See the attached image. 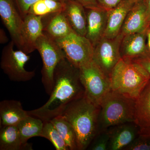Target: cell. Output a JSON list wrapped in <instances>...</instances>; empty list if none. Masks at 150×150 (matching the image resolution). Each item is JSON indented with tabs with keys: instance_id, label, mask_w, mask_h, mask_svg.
Segmentation results:
<instances>
[{
	"instance_id": "obj_1",
	"label": "cell",
	"mask_w": 150,
	"mask_h": 150,
	"mask_svg": "<svg viewBox=\"0 0 150 150\" xmlns=\"http://www.w3.org/2000/svg\"><path fill=\"white\" fill-rule=\"evenodd\" d=\"M84 95L79 69L65 57L54 71V86L48 101L41 107L28 112V115L40 118L43 122H47L61 115L70 103Z\"/></svg>"
},
{
	"instance_id": "obj_2",
	"label": "cell",
	"mask_w": 150,
	"mask_h": 150,
	"mask_svg": "<svg viewBox=\"0 0 150 150\" xmlns=\"http://www.w3.org/2000/svg\"><path fill=\"white\" fill-rule=\"evenodd\" d=\"M100 109V106L94 104L84 95L70 103L61 114L74 129L78 150L87 149L97 134Z\"/></svg>"
},
{
	"instance_id": "obj_3",
	"label": "cell",
	"mask_w": 150,
	"mask_h": 150,
	"mask_svg": "<svg viewBox=\"0 0 150 150\" xmlns=\"http://www.w3.org/2000/svg\"><path fill=\"white\" fill-rule=\"evenodd\" d=\"M111 90L134 100L150 80V75L133 59L121 58L110 73Z\"/></svg>"
},
{
	"instance_id": "obj_4",
	"label": "cell",
	"mask_w": 150,
	"mask_h": 150,
	"mask_svg": "<svg viewBox=\"0 0 150 150\" xmlns=\"http://www.w3.org/2000/svg\"><path fill=\"white\" fill-rule=\"evenodd\" d=\"M136 100L111 90L100 105L98 132L121 123L134 122Z\"/></svg>"
},
{
	"instance_id": "obj_5",
	"label": "cell",
	"mask_w": 150,
	"mask_h": 150,
	"mask_svg": "<svg viewBox=\"0 0 150 150\" xmlns=\"http://www.w3.org/2000/svg\"><path fill=\"white\" fill-rule=\"evenodd\" d=\"M35 48L43 62L41 81L46 92L50 96L54 86V71L66 55L58 43L43 31L36 41Z\"/></svg>"
},
{
	"instance_id": "obj_6",
	"label": "cell",
	"mask_w": 150,
	"mask_h": 150,
	"mask_svg": "<svg viewBox=\"0 0 150 150\" xmlns=\"http://www.w3.org/2000/svg\"><path fill=\"white\" fill-rule=\"evenodd\" d=\"M79 70L85 96L96 105L100 106L105 98L111 91L110 79L93 60Z\"/></svg>"
},
{
	"instance_id": "obj_7",
	"label": "cell",
	"mask_w": 150,
	"mask_h": 150,
	"mask_svg": "<svg viewBox=\"0 0 150 150\" xmlns=\"http://www.w3.org/2000/svg\"><path fill=\"white\" fill-rule=\"evenodd\" d=\"M14 43L11 40L3 48L0 62L1 69L13 81H28L35 75V71H29L25 68L30 56L21 50H14Z\"/></svg>"
},
{
	"instance_id": "obj_8",
	"label": "cell",
	"mask_w": 150,
	"mask_h": 150,
	"mask_svg": "<svg viewBox=\"0 0 150 150\" xmlns=\"http://www.w3.org/2000/svg\"><path fill=\"white\" fill-rule=\"evenodd\" d=\"M55 41L64 51L68 61L78 69L93 59V46L85 36L73 32L67 37Z\"/></svg>"
},
{
	"instance_id": "obj_9",
	"label": "cell",
	"mask_w": 150,
	"mask_h": 150,
	"mask_svg": "<svg viewBox=\"0 0 150 150\" xmlns=\"http://www.w3.org/2000/svg\"><path fill=\"white\" fill-rule=\"evenodd\" d=\"M123 36L120 33L115 38L104 37L94 47L93 60L109 78L121 59L120 45Z\"/></svg>"
},
{
	"instance_id": "obj_10",
	"label": "cell",
	"mask_w": 150,
	"mask_h": 150,
	"mask_svg": "<svg viewBox=\"0 0 150 150\" xmlns=\"http://www.w3.org/2000/svg\"><path fill=\"white\" fill-rule=\"evenodd\" d=\"M0 16L15 45L23 51L21 30L23 19L15 0H0Z\"/></svg>"
},
{
	"instance_id": "obj_11",
	"label": "cell",
	"mask_w": 150,
	"mask_h": 150,
	"mask_svg": "<svg viewBox=\"0 0 150 150\" xmlns=\"http://www.w3.org/2000/svg\"><path fill=\"white\" fill-rule=\"evenodd\" d=\"M86 10L87 24L85 37L94 47L104 37L108 11L100 6Z\"/></svg>"
},
{
	"instance_id": "obj_12",
	"label": "cell",
	"mask_w": 150,
	"mask_h": 150,
	"mask_svg": "<svg viewBox=\"0 0 150 150\" xmlns=\"http://www.w3.org/2000/svg\"><path fill=\"white\" fill-rule=\"evenodd\" d=\"M108 129L110 135L108 150H124L140 134L135 122L121 123Z\"/></svg>"
},
{
	"instance_id": "obj_13",
	"label": "cell",
	"mask_w": 150,
	"mask_h": 150,
	"mask_svg": "<svg viewBox=\"0 0 150 150\" xmlns=\"http://www.w3.org/2000/svg\"><path fill=\"white\" fill-rule=\"evenodd\" d=\"M150 19L144 1L134 4L124 22L121 33L124 35L145 32L149 27Z\"/></svg>"
},
{
	"instance_id": "obj_14",
	"label": "cell",
	"mask_w": 150,
	"mask_h": 150,
	"mask_svg": "<svg viewBox=\"0 0 150 150\" xmlns=\"http://www.w3.org/2000/svg\"><path fill=\"white\" fill-rule=\"evenodd\" d=\"M43 16L28 13L23 18L21 30L23 51L28 54L35 50L38 38L43 33Z\"/></svg>"
},
{
	"instance_id": "obj_15",
	"label": "cell",
	"mask_w": 150,
	"mask_h": 150,
	"mask_svg": "<svg viewBox=\"0 0 150 150\" xmlns=\"http://www.w3.org/2000/svg\"><path fill=\"white\" fill-rule=\"evenodd\" d=\"M134 122L140 135L150 137V80L136 99Z\"/></svg>"
},
{
	"instance_id": "obj_16",
	"label": "cell",
	"mask_w": 150,
	"mask_h": 150,
	"mask_svg": "<svg viewBox=\"0 0 150 150\" xmlns=\"http://www.w3.org/2000/svg\"><path fill=\"white\" fill-rule=\"evenodd\" d=\"M146 37V31L123 35L120 45L121 58L135 59L149 54Z\"/></svg>"
},
{
	"instance_id": "obj_17",
	"label": "cell",
	"mask_w": 150,
	"mask_h": 150,
	"mask_svg": "<svg viewBox=\"0 0 150 150\" xmlns=\"http://www.w3.org/2000/svg\"><path fill=\"white\" fill-rule=\"evenodd\" d=\"M63 12L74 32L85 36L87 32L86 8L75 0H65Z\"/></svg>"
},
{
	"instance_id": "obj_18",
	"label": "cell",
	"mask_w": 150,
	"mask_h": 150,
	"mask_svg": "<svg viewBox=\"0 0 150 150\" xmlns=\"http://www.w3.org/2000/svg\"><path fill=\"white\" fill-rule=\"evenodd\" d=\"M134 4L129 0H122L117 6L108 11L105 37L115 38L121 33L126 16Z\"/></svg>"
},
{
	"instance_id": "obj_19",
	"label": "cell",
	"mask_w": 150,
	"mask_h": 150,
	"mask_svg": "<svg viewBox=\"0 0 150 150\" xmlns=\"http://www.w3.org/2000/svg\"><path fill=\"white\" fill-rule=\"evenodd\" d=\"M28 115L18 100H5L0 102L1 127L16 126Z\"/></svg>"
},
{
	"instance_id": "obj_20",
	"label": "cell",
	"mask_w": 150,
	"mask_h": 150,
	"mask_svg": "<svg viewBox=\"0 0 150 150\" xmlns=\"http://www.w3.org/2000/svg\"><path fill=\"white\" fill-rule=\"evenodd\" d=\"M50 16L44 25L43 31L54 40L64 38L74 32L63 11Z\"/></svg>"
},
{
	"instance_id": "obj_21",
	"label": "cell",
	"mask_w": 150,
	"mask_h": 150,
	"mask_svg": "<svg viewBox=\"0 0 150 150\" xmlns=\"http://www.w3.org/2000/svg\"><path fill=\"white\" fill-rule=\"evenodd\" d=\"M32 145L22 141L17 126L1 127L0 150H31Z\"/></svg>"
},
{
	"instance_id": "obj_22",
	"label": "cell",
	"mask_w": 150,
	"mask_h": 150,
	"mask_svg": "<svg viewBox=\"0 0 150 150\" xmlns=\"http://www.w3.org/2000/svg\"><path fill=\"white\" fill-rule=\"evenodd\" d=\"M44 122L40 118L28 115L17 125L22 141L27 144L30 138L41 136Z\"/></svg>"
},
{
	"instance_id": "obj_23",
	"label": "cell",
	"mask_w": 150,
	"mask_h": 150,
	"mask_svg": "<svg viewBox=\"0 0 150 150\" xmlns=\"http://www.w3.org/2000/svg\"><path fill=\"white\" fill-rule=\"evenodd\" d=\"M64 141L69 150H78L76 135L72 126L62 115L50 120Z\"/></svg>"
},
{
	"instance_id": "obj_24",
	"label": "cell",
	"mask_w": 150,
	"mask_h": 150,
	"mask_svg": "<svg viewBox=\"0 0 150 150\" xmlns=\"http://www.w3.org/2000/svg\"><path fill=\"white\" fill-rule=\"evenodd\" d=\"M64 1L59 0H39L30 7L28 13L45 16L63 11Z\"/></svg>"
},
{
	"instance_id": "obj_25",
	"label": "cell",
	"mask_w": 150,
	"mask_h": 150,
	"mask_svg": "<svg viewBox=\"0 0 150 150\" xmlns=\"http://www.w3.org/2000/svg\"><path fill=\"white\" fill-rule=\"evenodd\" d=\"M40 137L49 140L56 150H69L59 132L50 121L44 122Z\"/></svg>"
},
{
	"instance_id": "obj_26",
	"label": "cell",
	"mask_w": 150,
	"mask_h": 150,
	"mask_svg": "<svg viewBox=\"0 0 150 150\" xmlns=\"http://www.w3.org/2000/svg\"><path fill=\"white\" fill-rule=\"evenodd\" d=\"M110 139L108 129L99 131L89 145L87 150H108Z\"/></svg>"
},
{
	"instance_id": "obj_27",
	"label": "cell",
	"mask_w": 150,
	"mask_h": 150,
	"mask_svg": "<svg viewBox=\"0 0 150 150\" xmlns=\"http://www.w3.org/2000/svg\"><path fill=\"white\" fill-rule=\"evenodd\" d=\"M124 150H150V137L139 134Z\"/></svg>"
},
{
	"instance_id": "obj_28",
	"label": "cell",
	"mask_w": 150,
	"mask_h": 150,
	"mask_svg": "<svg viewBox=\"0 0 150 150\" xmlns=\"http://www.w3.org/2000/svg\"><path fill=\"white\" fill-rule=\"evenodd\" d=\"M39 0H15L19 11L21 15L23 18L27 15L28 10L33 4ZM64 1L65 0H59Z\"/></svg>"
},
{
	"instance_id": "obj_29",
	"label": "cell",
	"mask_w": 150,
	"mask_h": 150,
	"mask_svg": "<svg viewBox=\"0 0 150 150\" xmlns=\"http://www.w3.org/2000/svg\"><path fill=\"white\" fill-rule=\"evenodd\" d=\"M100 7L109 11L114 8L122 1V0H97Z\"/></svg>"
},
{
	"instance_id": "obj_30",
	"label": "cell",
	"mask_w": 150,
	"mask_h": 150,
	"mask_svg": "<svg viewBox=\"0 0 150 150\" xmlns=\"http://www.w3.org/2000/svg\"><path fill=\"white\" fill-rule=\"evenodd\" d=\"M138 62L150 75V54H149L137 59H133Z\"/></svg>"
},
{
	"instance_id": "obj_31",
	"label": "cell",
	"mask_w": 150,
	"mask_h": 150,
	"mask_svg": "<svg viewBox=\"0 0 150 150\" xmlns=\"http://www.w3.org/2000/svg\"><path fill=\"white\" fill-rule=\"evenodd\" d=\"M80 4L86 9L98 7V5L97 0H75Z\"/></svg>"
},
{
	"instance_id": "obj_32",
	"label": "cell",
	"mask_w": 150,
	"mask_h": 150,
	"mask_svg": "<svg viewBox=\"0 0 150 150\" xmlns=\"http://www.w3.org/2000/svg\"><path fill=\"white\" fill-rule=\"evenodd\" d=\"M8 40L7 36L6 35L4 29L1 28L0 30V42L1 44L7 43Z\"/></svg>"
},
{
	"instance_id": "obj_33",
	"label": "cell",
	"mask_w": 150,
	"mask_h": 150,
	"mask_svg": "<svg viewBox=\"0 0 150 150\" xmlns=\"http://www.w3.org/2000/svg\"><path fill=\"white\" fill-rule=\"evenodd\" d=\"M146 36L147 39V48L148 52L150 54V28H148L146 30Z\"/></svg>"
},
{
	"instance_id": "obj_34",
	"label": "cell",
	"mask_w": 150,
	"mask_h": 150,
	"mask_svg": "<svg viewBox=\"0 0 150 150\" xmlns=\"http://www.w3.org/2000/svg\"><path fill=\"white\" fill-rule=\"evenodd\" d=\"M144 1L146 7L147 11L150 19V0H144Z\"/></svg>"
},
{
	"instance_id": "obj_35",
	"label": "cell",
	"mask_w": 150,
	"mask_h": 150,
	"mask_svg": "<svg viewBox=\"0 0 150 150\" xmlns=\"http://www.w3.org/2000/svg\"><path fill=\"white\" fill-rule=\"evenodd\" d=\"M129 1L134 4H136V3L142 1L144 0H129Z\"/></svg>"
},
{
	"instance_id": "obj_36",
	"label": "cell",
	"mask_w": 150,
	"mask_h": 150,
	"mask_svg": "<svg viewBox=\"0 0 150 150\" xmlns=\"http://www.w3.org/2000/svg\"><path fill=\"white\" fill-rule=\"evenodd\" d=\"M149 27L150 28V26H149Z\"/></svg>"
}]
</instances>
